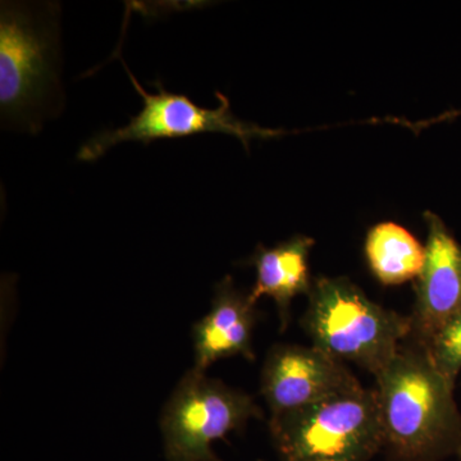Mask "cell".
Returning a JSON list of instances; mask_svg holds the SVG:
<instances>
[{
	"mask_svg": "<svg viewBox=\"0 0 461 461\" xmlns=\"http://www.w3.org/2000/svg\"><path fill=\"white\" fill-rule=\"evenodd\" d=\"M314 240L295 236L272 249L259 245L250 259L256 267L257 281L250 293L253 303L271 297L280 312L282 329H286L290 305L296 296L311 293L309 253Z\"/></svg>",
	"mask_w": 461,
	"mask_h": 461,
	"instance_id": "10",
	"label": "cell"
},
{
	"mask_svg": "<svg viewBox=\"0 0 461 461\" xmlns=\"http://www.w3.org/2000/svg\"><path fill=\"white\" fill-rule=\"evenodd\" d=\"M303 327L314 348L373 375L387 366L412 335L411 317L375 304L346 278H320L309 293Z\"/></svg>",
	"mask_w": 461,
	"mask_h": 461,
	"instance_id": "3",
	"label": "cell"
},
{
	"mask_svg": "<svg viewBox=\"0 0 461 461\" xmlns=\"http://www.w3.org/2000/svg\"><path fill=\"white\" fill-rule=\"evenodd\" d=\"M359 384L342 362L314 346H275L262 372V393L272 417L306 408Z\"/></svg>",
	"mask_w": 461,
	"mask_h": 461,
	"instance_id": "7",
	"label": "cell"
},
{
	"mask_svg": "<svg viewBox=\"0 0 461 461\" xmlns=\"http://www.w3.org/2000/svg\"><path fill=\"white\" fill-rule=\"evenodd\" d=\"M366 257L375 278L382 285L395 286L420 276L426 249L408 230L384 222L369 230Z\"/></svg>",
	"mask_w": 461,
	"mask_h": 461,
	"instance_id": "11",
	"label": "cell"
},
{
	"mask_svg": "<svg viewBox=\"0 0 461 461\" xmlns=\"http://www.w3.org/2000/svg\"><path fill=\"white\" fill-rule=\"evenodd\" d=\"M384 448L393 461H439L461 450V414L454 384L426 346L403 344L375 375Z\"/></svg>",
	"mask_w": 461,
	"mask_h": 461,
	"instance_id": "1",
	"label": "cell"
},
{
	"mask_svg": "<svg viewBox=\"0 0 461 461\" xmlns=\"http://www.w3.org/2000/svg\"><path fill=\"white\" fill-rule=\"evenodd\" d=\"M262 411L253 397L191 369L163 411L160 429L168 461H222L212 445Z\"/></svg>",
	"mask_w": 461,
	"mask_h": 461,
	"instance_id": "6",
	"label": "cell"
},
{
	"mask_svg": "<svg viewBox=\"0 0 461 461\" xmlns=\"http://www.w3.org/2000/svg\"><path fill=\"white\" fill-rule=\"evenodd\" d=\"M424 346L436 368L454 384L461 369V312L446 321Z\"/></svg>",
	"mask_w": 461,
	"mask_h": 461,
	"instance_id": "12",
	"label": "cell"
},
{
	"mask_svg": "<svg viewBox=\"0 0 461 461\" xmlns=\"http://www.w3.org/2000/svg\"><path fill=\"white\" fill-rule=\"evenodd\" d=\"M256 305L250 294L236 288L230 276L215 286L211 312L194 326V369L205 372L218 360L238 355L249 360L256 359L253 350Z\"/></svg>",
	"mask_w": 461,
	"mask_h": 461,
	"instance_id": "9",
	"label": "cell"
},
{
	"mask_svg": "<svg viewBox=\"0 0 461 461\" xmlns=\"http://www.w3.org/2000/svg\"><path fill=\"white\" fill-rule=\"evenodd\" d=\"M59 20L58 3L2 2L3 130L35 135L65 108Z\"/></svg>",
	"mask_w": 461,
	"mask_h": 461,
	"instance_id": "2",
	"label": "cell"
},
{
	"mask_svg": "<svg viewBox=\"0 0 461 461\" xmlns=\"http://www.w3.org/2000/svg\"><path fill=\"white\" fill-rule=\"evenodd\" d=\"M282 461H369L384 448L377 395L362 384L271 417Z\"/></svg>",
	"mask_w": 461,
	"mask_h": 461,
	"instance_id": "4",
	"label": "cell"
},
{
	"mask_svg": "<svg viewBox=\"0 0 461 461\" xmlns=\"http://www.w3.org/2000/svg\"><path fill=\"white\" fill-rule=\"evenodd\" d=\"M123 67L144 105L126 126L103 130L85 141L77 153L80 162H95L115 145L129 141L149 145L156 140L189 138L199 133H226L239 139L249 150L250 141L268 140L286 133L239 120L230 111L229 99L220 91L215 93L220 103L215 109L200 107L184 94L169 93L160 81L153 83L158 89L156 94L148 93L124 63Z\"/></svg>",
	"mask_w": 461,
	"mask_h": 461,
	"instance_id": "5",
	"label": "cell"
},
{
	"mask_svg": "<svg viewBox=\"0 0 461 461\" xmlns=\"http://www.w3.org/2000/svg\"><path fill=\"white\" fill-rule=\"evenodd\" d=\"M456 456L459 457V459L461 460V450L459 451V453H457Z\"/></svg>",
	"mask_w": 461,
	"mask_h": 461,
	"instance_id": "13",
	"label": "cell"
},
{
	"mask_svg": "<svg viewBox=\"0 0 461 461\" xmlns=\"http://www.w3.org/2000/svg\"><path fill=\"white\" fill-rule=\"evenodd\" d=\"M424 218L429 238L411 318V336L426 345L446 321L461 312V245L438 215L426 212Z\"/></svg>",
	"mask_w": 461,
	"mask_h": 461,
	"instance_id": "8",
	"label": "cell"
}]
</instances>
